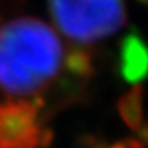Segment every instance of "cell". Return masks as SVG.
I'll use <instances>...</instances> for the list:
<instances>
[{
	"label": "cell",
	"mask_w": 148,
	"mask_h": 148,
	"mask_svg": "<svg viewBox=\"0 0 148 148\" xmlns=\"http://www.w3.org/2000/svg\"><path fill=\"white\" fill-rule=\"evenodd\" d=\"M62 40L36 17H17L0 27V90L36 96L65 65Z\"/></svg>",
	"instance_id": "1"
},
{
	"label": "cell",
	"mask_w": 148,
	"mask_h": 148,
	"mask_svg": "<svg viewBox=\"0 0 148 148\" xmlns=\"http://www.w3.org/2000/svg\"><path fill=\"white\" fill-rule=\"evenodd\" d=\"M49 8L58 30L80 44L106 40L126 24L123 0H49Z\"/></svg>",
	"instance_id": "2"
},
{
	"label": "cell",
	"mask_w": 148,
	"mask_h": 148,
	"mask_svg": "<svg viewBox=\"0 0 148 148\" xmlns=\"http://www.w3.org/2000/svg\"><path fill=\"white\" fill-rule=\"evenodd\" d=\"M40 103H0V148H40Z\"/></svg>",
	"instance_id": "3"
},
{
	"label": "cell",
	"mask_w": 148,
	"mask_h": 148,
	"mask_svg": "<svg viewBox=\"0 0 148 148\" xmlns=\"http://www.w3.org/2000/svg\"><path fill=\"white\" fill-rule=\"evenodd\" d=\"M120 74L128 84L137 85L148 77V46L137 33H128L120 47Z\"/></svg>",
	"instance_id": "4"
},
{
	"label": "cell",
	"mask_w": 148,
	"mask_h": 148,
	"mask_svg": "<svg viewBox=\"0 0 148 148\" xmlns=\"http://www.w3.org/2000/svg\"><path fill=\"white\" fill-rule=\"evenodd\" d=\"M117 107L125 125L136 131L143 123V88L140 85L132 87L118 99Z\"/></svg>",
	"instance_id": "5"
},
{
	"label": "cell",
	"mask_w": 148,
	"mask_h": 148,
	"mask_svg": "<svg viewBox=\"0 0 148 148\" xmlns=\"http://www.w3.org/2000/svg\"><path fill=\"white\" fill-rule=\"evenodd\" d=\"M65 65L73 74L80 76V77H88L93 73V66H91L90 57L87 54H84V52H79V51L69 54L66 57Z\"/></svg>",
	"instance_id": "6"
},
{
	"label": "cell",
	"mask_w": 148,
	"mask_h": 148,
	"mask_svg": "<svg viewBox=\"0 0 148 148\" xmlns=\"http://www.w3.org/2000/svg\"><path fill=\"white\" fill-rule=\"evenodd\" d=\"M79 148H106V143L95 136H84L79 140Z\"/></svg>",
	"instance_id": "7"
},
{
	"label": "cell",
	"mask_w": 148,
	"mask_h": 148,
	"mask_svg": "<svg viewBox=\"0 0 148 148\" xmlns=\"http://www.w3.org/2000/svg\"><path fill=\"white\" fill-rule=\"evenodd\" d=\"M136 131H137V134H136L137 139H139L140 142L145 145V148H148V123H145V125L142 123V125H140Z\"/></svg>",
	"instance_id": "8"
},
{
	"label": "cell",
	"mask_w": 148,
	"mask_h": 148,
	"mask_svg": "<svg viewBox=\"0 0 148 148\" xmlns=\"http://www.w3.org/2000/svg\"><path fill=\"white\" fill-rule=\"evenodd\" d=\"M123 143L126 145V148H145V145L137 139V136H131V137H128V139H125Z\"/></svg>",
	"instance_id": "9"
},
{
	"label": "cell",
	"mask_w": 148,
	"mask_h": 148,
	"mask_svg": "<svg viewBox=\"0 0 148 148\" xmlns=\"http://www.w3.org/2000/svg\"><path fill=\"white\" fill-rule=\"evenodd\" d=\"M106 148H126V145L123 142H115V143H112L110 147H106Z\"/></svg>",
	"instance_id": "10"
},
{
	"label": "cell",
	"mask_w": 148,
	"mask_h": 148,
	"mask_svg": "<svg viewBox=\"0 0 148 148\" xmlns=\"http://www.w3.org/2000/svg\"><path fill=\"white\" fill-rule=\"evenodd\" d=\"M142 2L145 3V5H148V0H140V3H142Z\"/></svg>",
	"instance_id": "11"
}]
</instances>
